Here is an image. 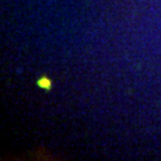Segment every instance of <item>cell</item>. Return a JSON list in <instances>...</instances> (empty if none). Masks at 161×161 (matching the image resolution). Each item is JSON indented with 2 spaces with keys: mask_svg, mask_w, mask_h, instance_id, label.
Wrapping results in <instances>:
<instances>
[{
  "mask_svg": "<svg viewBox=\"0 0 161 161\" xmlns=\"http://www.w3.org/2000/svg\"><path fill=\"white\" fill-rule=\"evenodd\" d=\"M37 86L39 87V88H42L44 91H50L53 88V81H51V79L48 78V77H41V78H38L37 80Z\"/></svg>",
  "mask_w": 161,
  "mask_h": 161,
  "instance_id": "cell-1",
  "label": "cell"
}]
</instances>
